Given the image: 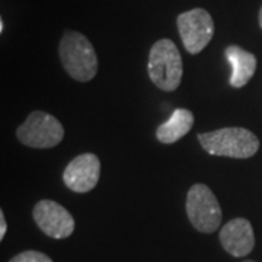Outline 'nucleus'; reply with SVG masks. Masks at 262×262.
Wrapping results in <instances>:
<instances>
[{"mask_svg": "<svg viewBox=\"0 0 262 262\" xmlns=\"http://www.w3.org/2000/svg\"><path fill=\"white\" fill-rule=\"evenodd\" d=\"M58 54L67 75L77 82L92 80L98 72V56L92 42L77 31H64Z\"/></svg>", "mask_w": 262, "mask_h": 262, "instance_id": "obj_1", "label": "nucleus"}, {"mask_svg": "<svg viewBox=\"0 0 262 262\" xmlns=\"http://www.w3.org/2000/svg\"><path fill=\"white\" fill-rule=\"evenodd\" d=\"M201 147L208 155L233 159H248L259 149V140L252 131L242 127H227L201 133L196 136Z\"/></svg>", "mask_w": 262, "mask_h": 262, "instance_id": "obj_2", "label": "nucleus"}, {"mask_svg": "<svg viewBox=\"0 0 262 262\" xmlns=\"http://www.w3.org/2000/svg\"><path fill=\"white\" fill-rule=\"evenodd\" d=\"M150 80L165 92H173L178 89L182 79V58L178 47L173 41L163 38L156 41L149 53Z\"/></svg>", "mask_w": 262, "mask_h": 262, "instance_id": "obj_3", "label": "nucleus"}, {"mask_svg": "<svg viewBox=\"0 0 262 262\" xmlns=\"http://www.w3.org/2000/svg\"><path fill=\"white\" fill-rule=\"evenodd\" d=\"M18 140L32 149H51L64 139V128L56 117L34 111L16 130Z\"/></svg>", "mask_w": 262, "mask_h": 262, "instance_id": "obj_4", "label": "nucleus"}, {"mask_svg": "<svg viewBox=\"0 0 262 262\" xmlns=\"http://www.w3.org/2000/svg\"><path fill=\"white\" fill-rule=\"evenodd\" d=\"M187 214L191 225L201 233L215 232L223 220V213L213 191L204 184L189 188L187 195Z\"/></svg>", "mask_w": 262, "mask_h": 262, "instance_id": "obj_5", "label": "nucleus"}, {"mask_svg": "<svg viewBox=\"0 0 262 262\" xmlns=\"http://www.w3.org/2000/svg\"><path fill=\"white\" fill-rule=\"evenodd\" d=\"M184 47L189 54H198L214 35V22L206 9L195 8L181 13L177 19Z\"/></svg>", "mask_w": 262, "mask_h": 262, "instance_id": "obj_6", "label": "nucleus"}, {"mask_svg": "<svg viewBox=\"0 0 262 262\" xmlns=\"http://www.w3.org/2000/svg\"><path fill=\"white\" fill-rule=\"evenodd\" d=\"M34 220L41 232L53 239H66L75 232V219L53 200H41L34 207Z\"/></svg>", "mask_w": 262, "mask_h": 262, "instance_id": "obj_7", "label": "nucleus"}, {"mask_svg": "<svg viewBox=\"0 0 262 262\" xmlns=\"http://www.w3.org/2000/svg\"><path fill=\"white\" fill-rule=\"evenodd\" d=\"M101 162L94 153H83L72 160L63 173L64 185L77 194L92 191L99 181Z\"/></svg>", "mask_w": 262, "mask_h": 262, "instance_id": "obj_8", "label": "nucleus"}, {"mask_svg": "<svg viewBox=\"0 0 262 262\" xmlns=\"http://www.w3.org/2000/svg\"><path fill=\"white\" fill-rule=\"evenodd\" d=\"M220 244L226 252L234 258H242L252 252L255 248V234L249 220L237 217L227 222L219 234Z\"/></svg>", "mask_w": 262, "mask_h": 262, "instance_id": "obj_9", "label": "nucleus"}, {"mask_svg": "<svg viewBox=\"0 0 262 262\" xmlns=\"http://www.w3.org/2000/svg\"><path fill=\"white\" fill-rule=\"evenodd\" d=\"M227 61L232 66L229 83L233 88H242L248 83L256 70V57L239 46H230L225 51Z\"/></svg>", "mask_w": 262, "mask_h": 262, "instance_id": "obj_10", "label": "nucleus"}, {"mask_svg": "<svg viewBox=\"0 0 262 262\" xmlns=\"http://www.w3.org/2000/svg\"><path fill=\"white\" fill-rule=\"evenodd\" d=\"M194 125V115L185 108L175 110L168 121L160 124L156 130V137L163 144H172L182 139Z\"/></svg>", "mask_w": 262, "mask_h": 262, "instance_id": "obj_11", "label": "nucleus"}, {"mask_svg": "<svg viewBox=\"0 0 262 262\" xmlns=\"http://www.w3.org/2000/svg\"><path fill=\"white\" fill-rule=\"evenodd\" d=\"M9 262H53L46 253L38 251H25L15 255Z\"/></svg>", "mask_w": 262, "mask_h": 262, "instance_id": "obj_12", "label": "nucleus"}, {"mask_svg": "<svg viewBox=\"0 0 262 262\" xmlns=\"http://www.w3.org/2000/svg\"><path fill=\"white\" fill-rule=\"evenodd\" d=\"M6 230H8V225H6V217H5V213H3V211H0V239H2V241L5 239Z\"/></svg>", "mask_w": 262, "mask_h": 262, "instance_id": "obj_13", "label": "nucleus"}, {"mask_svg": "<svg viewBox=\"0 0 262 262\" xmlns=\"http://www.w3.org/2000/svg\"><path fill=\"white\" fill-rule=\"evenodd\" d=\"M3 29H5V22H3V19L0 20V32H3Z\"/></svg>", "mask_w": 262, "mask_h": 262, "instance_id": "obj_14", "label": "nucleus"}, {"mask_svg": "<svg viewBox=\"0 0 262 262\" xmlns=\"http://www.w3.org/2000/svg\"><path fill=\"white\" fill-rule=\"evenodd\" d=\"M259 25H261V28H262V8L261 10H259Z\"/></svg>", "mask_w": 262, "mask_h": 262, "instance_id": "obj_15", "label": "nucleus"}, {"mask_svg": "<svg viewBox=\"0 0 262 262\" xmlns=\"http://www.w3.org/2000/svg\"><path fill=\"white\" fill-rule=\"evenodd\" d=\"M244 262H255V261H244Z\"/></svg>", "mask_w": 262, "mask_h": 262, "instance_id": "obj_16", "label": "nucleus"}]
</instances>
